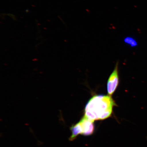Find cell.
Returning <instances> with one entry per match:
<instances>
[{"label": "cell", "instance_id": "4", "mask_svg": "<svg viewBox=\"0 0 147 147\" xmlns=\"http://www.w3.org/2000/svg\"><path fill=\"white\" fill-rule=\"evenodd\" d=\"M124 41L125 43L128 44L132 47H136L138 45L137 41L133 38L128 37L125 38Z\"/></svg>", "mask_w": 147, "mask_h": 147}, {"label": "cell", "instance_id": "2", "mask_svg": "<svg viewBox=\"0 0 147 147\" xmlns=\"http://www.w3.org/2000/svg\"><path fill=\"white\" fill-rule=\"evenodd\" d=\"M94 129V121L84 116L78 123L71 127L72 134L70 139L73 140L79 135H90L93 133Z\"/></svg>", "mask_w": 147, "mask_h": 147}, {"label": "cell", "instance_id": "3", "mask_svg": "<svg viewBox=\"0 0 147 147\" xmlns=\"http://www.w3.org/2000/svg\"><path fill=\"white\" fill-rule=\"evenodd\" d=\"M119 83L118 63L110 75L107 82V91L108 95L111 96L116 90Z\"/></svg>", "mask_w": 147, "mask_h": 147}, {"label": "cell", "instance_id": "1", "mask_svg": "<svg viewBox=\"0 0 147 147\" xmlns=\"http://www.w3.org/2000/svg\"><path fill=\"white\" fill-rule=\"evenodd\" d=\"M115 105V101L110 95H95L86 104L84 116L94 122L103 120L111 115Z\"/></svg>", "mask_w": 147, "mask_h": 147}]
</instances>
